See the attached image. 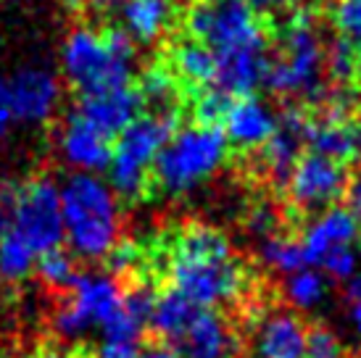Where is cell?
<instances>
[{"label": "cell", "instance_id": "cell-17", "mask_svg": "<svg viewBox=\"0 0 361 358\" xmlns=\"http://www.w3.org/2000/svg\"><path fill=\"white\" fill-rule=\"evenodd\" d=\"M74 111L80 113L82 119L90 121L92 127H98L103 135H109L114 140V135H121L132 121L140 116L142 98L140 92L130 85V87L109 90V92L82 95Z\"/></svg>", "mask_w": 361, "mask_h": 358}, {"label": "cell", "instance_id": "cell-31", "mask_svg": "<svg viewBox=\"0 0 361 358\" xmlns=\"http://www.w3.org/2000/svg\"><path fill=\"white\" fill-rule=\"evenodd\" d=\"M92 358H140V340L103 338Z\"/></svg>", "mask_w": 361, "mask_h": 358}, {"label": "cell", "instance_id": "cell-28", "mask_svg": "<svg viewBox=\"0 0 361 358\" xmlns=\"http://www.w3.org/2000/svg\"><path fill=\"white\" fill-rule=\"evenodd\" d=\"M322 274L327 279H338V282H351L361 268V256L356 248H341L332 250L330 256L322 259Z\"/></svg>", "mask_w": 361, "mask_h": 358}, {"label": "cell", "instance_id": "cell-19", "mask_svg": "<svg viewBox=\"0 0 361 358\" xmlns=\"http://www.w3.org/2000/svg\"><path fill=\"white\" fill-rule=\"evenodd\" d=\"M348 113H351V100L335 95L327 103V109L322 113L319 121L309 124V135L306 140L311 142V148L317 156L324 159L341 161L348 159L353 153V130L348 124Z\"/></svg>", "mask_w": 361, "mask_h": 358}, {"label": "cell", "instance_id": "cell-23", "mask_svg": "<svg viewBox=\"0 0 361 358\" xmlns=\"http://www.w3.org/2000/svg\"><path fill=\"white\" fill-rule=\"evenodd\" d=\"M264 266H269L271 271H280L285 277H290L301 268H309V261L303 256V248L298 240L285 237V235H274V237L264 240L259 250Z\"/></svg>", "mask_w": 361, "mask_h": 358}, {"label": "cell", "instance_id": "cell-16", "mask_svg": "<svg viewBox=\"0 0 361 358\" xmlns=\"http://www.w3.org/2000/svg\"><path fill=\"white\" fill-rule=\"evenodd\" d=\"M309 329L290 311H269L253 327V358H303Z\"/></svg>", "mask_w": 361, "mask_h": 358}, {"label": "cell", "instance_id": "cell-6", "mask_svg": "<svg viewBox=\"0 0 361 358\" xmlns=\"http://www.w3.org/2000/svg\"><path fill=\"white\" fill-rule=\"evenodd\" d=\"M177 116L171 111H153L137 116L111 145L109 185L116 198L137 200L145 195L153 166L166 140L174 135Z\"/></svg>", "mask_w": 361, "mask_h": 358}, {"label": "cell", "instance_id": "cell-2", "mask_svg": "<svg viewBox=\"0 0 361 358\" xmlns=\"http://www.w3.org/2000/svg\"><path fill=\"white\" fill-rule=\"evenodd\" d=\"M164 277L171 292L214 311L248 290V271L227 235L206 224H188L171 235L164 248Z\"/></svg>", "mask_w": 361, "mask_h": 358}, {"label": "cell", "instance_id": "cell-40", "mask_svg": "<svg viewBox=\"0 0 361 358\" xmlns=\"http://www.w3.org/2000/svg\"><path fill=\"white\" fill-rule=\"evenodd\" d=\"M348 303H353V300H361V268H359V274L348 282Z\"/></svg>", "mask_w": 361, "mask_h": 358}, {"label": "cell", "instance_id": "cell-11", "mask_svg": "<svg viewBox=\"0 0 361 358\" xmlns=\"http://www.w3.org/2000/svg\"><path fill=\"white\" fill-rule=\"evenodd\" d=\"M285 182H288V198L295 209L319 211L332 209V203L345 195L348 171L341 161L309 153L293 166L290 177Z\"/></svg>", "mask_w": 361, "mask_h": 358}, {"label": "cell", "instance_id": "cell-10", "mask_svg": "<svg viewBox=\"0 0 361 358\" xmlns=\"http://www.w3.org/2000/svg\"><path fill=\"white\" fill-rule=\"evenodd\" d=\"M6 85H8L13 121L24 127H42L59 113L63 87L61 77L51 66L45 63L19 66L11 77H6Z\"/></svg>", "mask_w": 361, "mask_h": 358}, {"label": "cell", "instance_id": "cell-20", "mask_svg": "<svg viewBox=\"0 0 361 358\" xmlns=\"http://www.w3.org/2000/svg\"><path fill=\"white\" fill-rule=\"evenodd\" d=\"M124 35L132 42L151 45L169 32L174 21V0H121L119 11Z\"/></svg>", "mask_w": 361, "mask_h": 358}, {"label": "cell", "instance_id": "cell-43", "mask_svg": "<svg viewBox=\"0 0 361 358\" xmlns=\"http://www.w3.org/2000/svg\"><path fill=\"white\" fill-rule=\"evenodd\" d=\"M280 3H293V6H306L311 0H280Z\"/></svg>", "mask_w": 361, "mask_h": 358}, {"label": "cell", "instance_id": "cell-37", "mask_svg": "<svg viewBox=\"0 0 361 358\" xmlns=\"http://www.w3.org/2000/svg\"><path fill=\"white\" fill-rule=\"evenodd\" d=\"M140 358H180L171 348L166 345H156V348H148L145 353H140Z\"/></svg>", "mask_w": 361, "mask_h": 358}, {"label": "cell", "instance_id": "cell-8", "mask_svg": "<svg viewBox=\"0 0 361 358\" xmlns=\"http://www.w3.org/2000/svg\"><path fill=\"white\" fill-rule=\"evenodd\" d=\"M324 58L327 48L319 24L306 11L293 13L282 27L280 53L269 63L267 87L282 98H317L322 92Z\"/></svg>", "mask_w": 361, "mask_h": 358}, {"label": "cell", "instance_id": "cell-14", "mask_svg": "<svg viewBox=\"0 0 361 358\" xmlns=\"http://www.w3.org/2000/svg\"><path fill=\"white\" fill-rule=\"evenodd\" d=\"M277 111L267 100L256 95H243L230 100V106L221 116V135L227 145H235L238 150H256L264 148L269 137L277 130Z\"/></svg>", "mask_w": 361, "mask_h": 358}, {"label": "cell", "instance_id": "cell-36", "mask_svg": "<svg viewBox=\"0 0 361 358\" xmlns=\"http://www.w3.org/2000/svg\"><path fill=\"white\" fill-rule=\"evenodd\" d=\"M345 200H348V206H345V209L351 211L353 216L361 221V171L353 179H348V187H345Z\"/></svg>", "mask_w": 361, "mask_h": 358}, {"label": "cell", "instance_id": "cell-12", "mask_svg": "<svg viewBox=\"0 0 361 358\" xmlns=\"http://www.w3.org/2000/svg\"><path fill=\"white\" fill-rule=\"evenodd\" d=\"M56 148L71 174H98L109 169L111 137L92 127L87 119H82L77 111H71L61 124Z\"/></svg>", "mask_w": 361, "mask_h": 358}, {"label": "cell", "instance_id": "cell-35", "mask_svg": "<svg viewBox=\"0 0 361 358\" xmlns=\"http://www.w3.org/2000/svg\"><path fill=\"white\" fill-rule=\"evenodd\" d=\"M27 358H92V356H87L85 348L63 350V348H59V345H53V342H42V345H37Z\"/></svg>", "mask_w": 361, "mask_h": 358}, {"label": "cell", "instance_id": "cell-30", "mask_svg": "<svg viewBox=\"0 0 361 358\" xmlns=\"http://www.w3.org/2000/svg\"><path fill=\"white\" fill-rule=\"evenodd\" d=\"M303 358H343V345L338 335L327 327H317L309 332V345Z\"/></svg>", "mask_w": 361, "mask_h": 358}, {"label": "cell", "instance_id": "cell-38", "mask_svg": "<svg viewBox=\"0 0 361 358\" xmlns=\"http://www.w3.org/2000/svg\"><path fill=\"white\" fill-rule=\"evenodd\" d=\"M90 6L98 13H114V11H119L121 0H90Z\"/></svg>", "mask_w": 361, "mask_h": 358}, {"label": "cell", "instance_id": "cell-5", "mask_svg": "<svg viewBox=\"0 0 361 358\" xmlns=\"http://www.w3.org/2000/svg\"><path fill=\"white\" fill-rule=\"evenodd\" d=\"M227 150L230 145L219 127L188 124L174 130L153 166L156 185L171 198L190 195L224 166Z\"/></svg>", "mask_w": 361, "mask_h": 358}, {"label": "cell", "instance_id": "cell-24", "mask_svg": "<svg viewBox=\"0 0 361 358\" xmlns=\"http://www.w3.org/2000/svg\"><path fill=\"white\" fill-rule=\"evenodd\" d=\"M35 264H37V256L21 240L8 229H0V279L21 282L32 274Z\"/></svg>", "mask_w": 361, "mask_h": 358}, {"label": "cell", "instance_id": "cell-29", "mask_svg": "<svg viewBox=\"0 0 361 358\" xmlns=\"http://www.w3.org/2000/svg\"><path fill=\"white\" fill-rule=\"evenodd\" d=\"M140 98L142 103L145 100H151L156 106H166L171 98H174V80H171L169 71L164 69H148L142 74V82H140Z\"/></svg>", "mask_w": 361, "mask_h": 358}, {"label": "cell", "instance_id": "cell-26", "mask_svg": "<svg viewBox=\"0 0 361 358\" xmlns=\"http://www.w3.org/2000/svg\"><path fill=\"white\" fill-rule=\"evenodd\" d=\"M324 66L330 69V74L338 82H345L348 77H353L359 71V53L353 48V42L343 40V37L332 40V45L327 48Z\"/></svg>", "mask_w": 361, "mask_h": 358}, {"label": "cell", "instance_id": "cell-7", "mask_svg": "<svg viewBox=\"0 0 361 358\" xmlns=\"http://www.w3.org/2000/svg\"><path fill=\"white\" fill-rule=\"evenodd\" d=\"M0 229L13 232L37 259L61 248L63 219L59 185L51 177H32L6 190L0 195Z\"/></svg>", "mask_w": 361, "mask_h": 358}, {"label": "cell", "instance_id": "cell-15", "mask_svg": "<svg viewBox=\"0 0 361 358\" xmlns=\"http://www.w3.org/2000/svg\"><path fill=\"white\" fill-rule=\"evenodd\" d=\"M361 240V221L348 209L332 206L324 209L319 216L309 221V227L298 240L303 248V256L309 264H322L324 256L341 248H356Z\"/></svg>", "mask_w": 361, "mask_h": 358}, {"label": "cell", "instance_id": "cell-44", "mask_svg": "<svg viewBox=\"0 0 361 358\" xmlns=\"http://www.w3.org/2000/svg\"><path fill=\"white\" fill-rule=\"evenodd\" d=\"M359 71H361V53H359Z\"/></svg>", "mask_w": 361, "mask_h": 358}, {"label": "cell", "instance_id": "cell-3", "mask_svg": "<svg viewBox=\"0 0 361 358\" xmlns=\"http://www.w3.org/2000/svg\"><path fill=\"white\" fill-rule=\"evenodd\" d=\"M63 240L87 261L109 259L121 240V209L116 192L98 174H69L59 187Z\"/></svg>", "mask_w": 361, "mask_h": 358}, {"label": "cell", "instance_id": "cell-22", "mask_svg": "<svg viewBox=\"0 0 361 358\" xmlns=\"http://www.w3.org/2000/svg\"><path fill=\"white\" fill-rule=\"evenodd\" d=\"M327 277L317 268H301L285 279V298L290 300V306L301 311H311L322 306L327 300Z\"/></svg>", "mask_w": 361, "mask_h": 358}, {"label": "cell", "instance_id": "cell-4", "mask_svg": "<svg viewBox=\"0 0 361 358\" xmlns=\"http://www.w3.org/2000/svg\"><path fill=\"white\" fill-rule=\"evenodd\" d=\"M135 61L137 48L121 30L77 27L61 45V71L80 95L130 87Z\"/></svg>", "mask_w": 361, "mask_h": 358}, {"label": "cell", "instance_id": "cell-21", "mask_svg": "<svg viewBox=\"0 0 361 358\" xmlns=\"http://www.w3.org/2000/svg\"><path fill=\"white\" fill-rule=\"evenodd\" d=\"M171 66L177 71V77L195 87L214 90L216 82V58L206 45L195 40H182L171 50Z\"/></svg>", "mask_w": 361, "mask_h": 358}, {"label": "cell", "instance_id": "cell-39", "mask_svg": "<svg viewBox=\"0 0 361 358\" xmlns=\"http://www.w3.org/2000/svg\"><path fill=\"white\" fill-rule=\"evenodd\" d=\"M348 319H351L353 332L361 338V300H353L351 303V314H348Z\"/></svg>", "mask_w": 361, "mask_h": 358}, {"label": "cell", "instance_id": "cell-33", "mask_svg": "<svg viewBox=\"0 0 361 358\" xmlns=\"http://www.w3.org/2000/svg\"><path fill=\"white\" fill-rule=\"evenodd\" d=\"M245 224H248L251 235H256L261 240H269L274 237V229H277V214L269 206H256V209H251Z\"/></svg>", "mask_w": 361, "mask_h": 358}, {"label": "cell", "instance_id": "cell-25", "mask_svg": "<svg viewBox=\"0 0 361 358\" xmlns=\"http://www.w3.org/2000/svg\"><path fill=\"white\" fill-rule=\"evenodd\" d=\"M37 274L51 288L66 290L71 285V279L77 277V268H74V261H71L66 250L56 248L51 253H42L40 259H37Z\"/></svg>", "mask_w": 361, "mask_h": 358}, {"label": "cell", "instance_id": "cell-41", "mask_svg": "<svg viewBox=\"0 0 361 358\" xmlns=\"http://www.w3.org/2000/svg\"><path fill=\"white\" fill-rule=\"evenodd\" d=\"M353 153L361 159V121H359V127L353 130Z\"/></svg>", "mask_w": 361, "mask_h": 358}, {"label": "cell", "instance_id": "cell-32", "mask_svg": "<svg viewBox=\"0 0 361 358\" xmlns=\"http://www.w3.org/2000/svg\"><path fill=\"white\" fill-rule=\"evenodd\" d=\"M230 100L227 95H221L216 90H209V92H203L201 95V103H198V116H201V124H211V127H216L224 116V111L230 106Z\"/></svg>", "mask_w": 361, "mask_h": 358}, {"label": "cell", "instance_id": "cell-42", "mask_svg": "<svg viewBox=\"0 0 361 358\" xmlns=\"http://www.w3.org/2000/svg\"><path fill=\"white\" fill-rule=\"evenodd\" d=\"M253 8H271V6H277L280 0H248Z\"/></svg>", "mask_w": 361, "mask_h": 358}, {"label": "cell", "instance_id": "cell-27", "mask_svg": "<svg viewBox=\"0 0 361 358\" xmlns=\"http://www.w3.org/2000/svg\"><path fill=\"white\" fill-rule=\"evenodd\" d=\"M330 16L343 40L361 42V0H332Z\"/></svg>", "mask_w": 361, "mask_h": 358}, {"label": "cell", "instance_id": "cell-9", "mask_svg": "<svg viewBox=\"0 0 361 358\" xmlns=\"http://www.w3.org/2000/svg\"><path fill=\"white\" fill-rule=\"evenodd\" d=\"M124 311V290L116 277L103 271L77 274L66 288V298L53 314V327L61 338H82L90 329L111 327Z\"/></svg>", "mask_w": 361, "mask_h": 358}, {"label": "cell", "instance_id": "cell-34", "mask_svg": "<svg viewBox=\"0 0 361 358\" xmlns=\"http://www.w3.org/2000/svg\"><path fill=\"white\" fill-rule=\"evenodd\" d=\"M13 111H11V100H8V85H6V77H0V148L3 142L11 137V130H13Z\"/></svg>", "mask_w": 361, "mask_h": 358}, {"label": "cell", "instance_id": "cell-18", "mask_svg": "<svg viewBox=\"0 0 361 358\" xmlns=\"http://www.w3.org/2000/svg\"><path fill=\"white\" fill-rule=\"evenodd\" d=\"M309 135V121L295 109H288L277 121V130L261 148V163L274 179H288L293 166L301 161V148Z\"/></svg>", "mask_w": 361, "mask_h": 358}, {"label": "cell", "instance_id": "cell-13", "mask_svg": "<svg viewBox=\"0 0 361 358\" xmlns=\"http://www.w3.org/2000/svg\"><path fill=\"white\" fill-rule=\"evenodd\" d=\"M169 348L180 358H235L238 335L219 311L198 306Z\"/></svg>", "mask_w": 361, "mask_h": 358}, {"label": "cell", "instance_id": "cell-1", "mask_svg": "<svg viewBox=\"0 0 361 358\" xmlns=\"http://www.w3.org/2000/svg\"><path fill=\"white\" fill-rule=\"evenodd\" d=\"M188 32L216 58V92L243 98L267 82L269 40L248 0H195L188 11Z\"/></svg>", "mask_w": 361, "mask_h": 358}]
</instances>
